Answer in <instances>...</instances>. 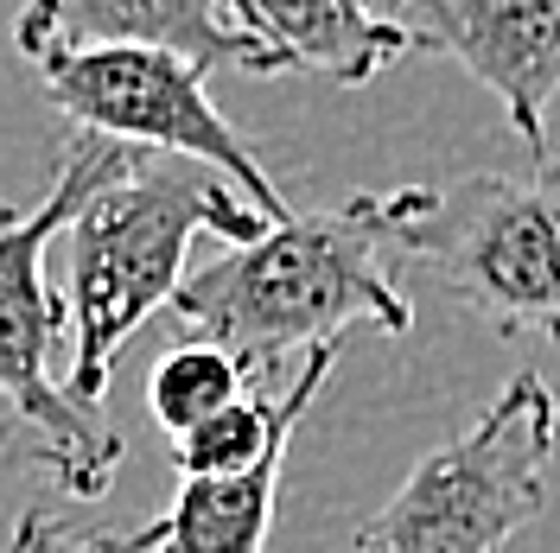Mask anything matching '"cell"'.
<instances>
[{"label":"cell","mask_w":560,"mask_h":553,"mask_svg":"<svg viewBox=\"0 0 560 553\" xmlns=\"http://www.w3.org/2000/svg\"><path fill=\"white\" fill-rule=\"evenodd\" d=\"M261 230L268 216L198 160L135 153L121 173H108L70 216V401L96 408L108 395L128 338L160 306H173L198 236H223L236 248Z\"/></svg>","instance_id":"6da1fadb"},{"label":"cell","mask_w":560,"mask_h":553,"mask_svg":"<svg viewBox=\"0 0 560 553\" xmlns=\"http://www.w3.org/2000/svg\"><path fill=\"white\" fill-rule=\"evenodd\" d=\"M173 318L223 344L248 376L275 369L287 350L338 344L350 325H376L383 338H408L415 306L388 274V248L370 230L363 204L325 210V216H287L268 223L255 243L205 261L178 280Z\"/></svg>","instance_id":"7a4b0ae2"},{"label":"cell","mask_w":560,"mask_h":553,"mask_svg":"<svg viewBox=\"0 0 560 553\" xmlns=\"http://www.w3.org/2000/svg\"><path fill=\"white\" fill-rule=\"evenodd\" d=\"M383 248L408 255L497 338L560 344V160L528 178L465 173L357 198Z\"/></svg>","instance_id":"3957f363"},{"label":"cell","mask_w":560,"mask_h":553,"mask_svg":"<svg viewBox=\"0 0 560 553\" xmlns=\"http://www.w3.org/2000/svg\"><path fill=\"white\" fill-rule=\"evenodd\" d=\"M140 146L103 134H70L58 153L51 191L33 210L0 204V408L13 426V451L26 464H45L65 496L96 503L115 471H121V433L96 420V408H77L65 388L51 381V356L65 344V293L45 280V248L65 230L77 204L121 173Z\"/></svg>","instance_id":"277c9868"},{"label":"cell","mask_w":560,"mask_h":553,"mask_svg":"<svg viewBox=\"0 0 560 553\" xmlns=\"http://www.w3.org/2000/svg\"><path fill=\"white\" fill-rule=\"evenodd\" d=\"M560 439V401L548 376L503 381L490 414L427 451L370 521L350 553H503L548 503V464Z\"/></svg>","instance_id":"5b68a950"},{"label":"cell","mask_w":560,"mask_h":553,"mask_svg":"<svg viewBox=\"0 0 560 553\" xmlns=\"http://www.w3.org/2000/svg\"><path fill=\"white\" fill-rule=\"evenodd\" d=\"M45 96L77 121V134H103L140 153H178L223 173L268 223H287L293 204L275 191L268 166L255 160L230 115L205 96L210 64L178 58L160 45H83V51H51L38 58Z\"/></svg>","instance_id":"8992f818"},{"label":"cell","mask_w":560,"mask_h":553,"mask_svg":"<svg viewBox=\"0 0 560 553\" xmlns=\"http://www.w3.org/2000/svg\"><path fill=\"white\" fill-rule=\"evenodd\" d=\"M408 51L453 58L503 103L528 160L548 153V108L560 96V0H388Z\"/></svg>","instance_id":"52a82bcc"},{"label":"cell","mask_w":560,"mask_h":553,"mask_svg":"<svg viewBox=\"0 0 560 553\" xmlns=\"http://www.w3.org/2000/svg\"><path fill=\"white\" fill-rule=\"evenodd\" d=\"M13 45L26 58L83 51V45H160L198 64H243L275 77L268 51L243 33L236 0H26L13 20Z\"/></svg>","instance_id":"ba28073f"},{"label":"cell","mask_w":560,"mask_h":553,"mask_svg":"<svg viewBox=\"0 0 560 553\" xmlns=\"http://www.w3.org/2000/svg\"><path fill=\"white\" fill-rule=\"evenodd\" d=\"M243 33L268 51V70H313L338 90L370 83L408 58V33L376 13V0H236Z\"/></svg>","instance_id":"9c48e42d"},{"label":"cell","mask_w":560,"mask_h":553,"mask_svg":"<svg viewBox=\"0 0 560 553\" xmlns=\"http://www.w3.org/2000/svg\"><path fill=\"white\" fill-rule=\"evenodd\" d=\"M287 446L268 451L236 478H178V496L160 516L135 528L140 553H268L280 509Z\"/></svg>","instance_id":"30bf717a"},{"label":"cell","mask_w":560,"mask_h":553,"mask_svg":"<svg viewBox=\"0 0 560 553\" xmlns=\"http://www.w3.org/2000/svg\"><path fill=\"white\" fill-rule=\"evenodd\" d=\"M248 395V369L230 356L223 344H205V338H191V344L166 350L160 363H153V376H147V414L153 426L178 439V433H191L198 420H210L217 408H230V401H243Z\"/></svg>","instance_id":"8fae6325"},{"label":"cell","mask_w":560,"mask_h":553,"mask_svg":"<svg viewBox=\"0 0 560 553\" xmlns=\"http://www.w3.org/2000/svg\"><path fill=\"white\" fill-rule=\"evenodd\" d=\"M13 553H140L135 534H90V528H70L51 509H26L13 521Z\"/></svg>","instance_id":"7c38bea8"}]
</instances>
